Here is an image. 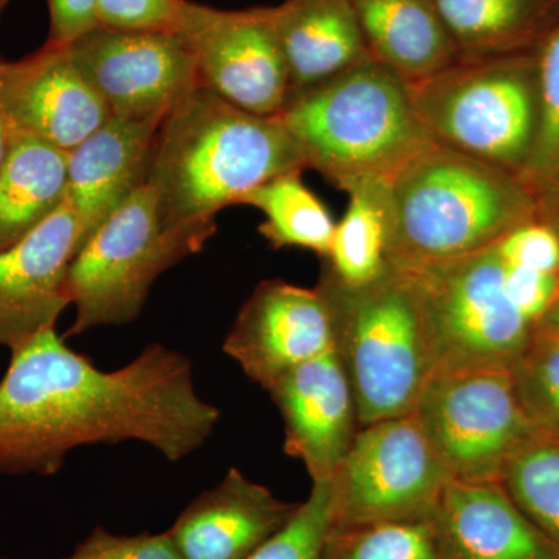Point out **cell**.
<instances>
[{
    "instance_id": "7a4b0ae2",
    "label": "cell",
    "mask_w": 559,
    "mask_h": 559,
    "mask_svg": "<svg viewBox=\"0 0 559 559\" xmlns=\"http://www.w3.org/2000/svg\"><path fill=\"white\" fill-rule=\"evenodd\" d=\"M307 168L277 117H260L200 86L162 119L146 183L165 229L202 246L221 210L283 173Z\"/></svg>"
},
{
    "instance_id": "6da1fadb",
    "label": "cell",
    "mask_w": 559,
    "mask_h": 559,
    "mask_svg": "<svg viewBox=\"0 0 559 559\" xmlns=\"http://www.w3.org/2000/svg\"><path fill=\"white\" fill-rule=\"evenodd\" d=\"M10 353L0 381L2 476H53L70 452L123 441L179 462L204 447L221 418L198 395L191 360L162 344L117 370L95 367L57 329Z\"/></svg>"
},
{
    "instance_id": "ab89813d",
    "label": "cell",
    "mask_w": 559,
    "mask_h": 559,
    "mask_svg": "<svg viewBox=\"0 0 559 559\" xmlns=\"http://www.w3.org/2000/svg\"><path fill=\"white\" fill-rule=\"evenodd\" d=\"M0 559H7V558H2V557H0Z\"/></svg>"
},
{
    "instance_id": "5bb4252c",
    "label": "cell",
    "mask_w": 559,
    "mask_h": 559,
    "mask_svg": "<svg viewBox=\"0 0 559 559\" xmlns=\"http://www.w3.org/2000/svg\"><path fill=\"white\" fill-rule=\"evenodd\" d=\"M0 112L9 132L68 153L110 117L69 47L49 43L24 60H0Z\"/></svg>"
},
{
    "instance_id": "d590c367",
    "label": "cell",
    "mask_w": 559,
    "mask_h": 559,
    "mask_svg": "<svg viewBox=\"0 0 559 559\" xmlns=\"http://www.w3.org/2000/svg\"><path fill=\"white\" fill-rule=\"evenodd\" d=\"M536 219L547 224L559 238V186L538 201Z\"/></svg>"
},
{
    "instance_id": "ac0fdd59",
    "label": "cell",
    "mask_w": 559,
    "mask_h": 559,
    "mask_svg": "<svg viewBox=\"0 0 559 559\" xmlns=\"http://www.w3.org/2000/svg\"><path fill=\"white\" fill-rule=\"evenodd\" d=\"M159 123L110 116L70 151L66 202L79 219L83 246L135 190L145 186Z\"/></svg>"
},
{
    "instance_id": "f546056e",
    "label": "cell",
    "mask_w": 559,
    "mask_h": 559,
    "mask_svg": "<svg viewBox=\"0 0 559 559\" xmlns=\"http://www.w3.org/2000/svg\"><path fill=\"white\" fill-rule=\"evenodd\" d=\"M330 511V481L312 484L310 496L293 520L249 559H322Z\"/></svg>"
},
{
    "instance_id": "4dcf8cb0",
    "label": "cell",
    "mask_w": 559,
    "mask_h": 559,
    "mask_svg": "<svg viewBox=\"0 0 559 559\" xmlns=\"http://www.w3.org/2000/svg\"><path fill=\"white\" fill-rule=\"evenodd\" d=\"M190 0H98L102 27L116 31L180 32Z\"/></svg>"
},
{
    "instance_id": "4fadbf2b",
    "label": "cell",
    "mask_w": 559,
    "mask_h": 559,
    "mask_svg": "<svg viewBox=\"0 0 559 559\" xmlns=\"http://www.w3.org/2000/svg\"><path fill=\"white\" fill-rule=\"evenodd\" d=\"M336 348L333 312L323 290L266 280L242 305L223 352L267 390L278 378Z\"/></svg>"
},
{
    "instance_id": "9a60e30c",
    "label": "cell",
    "mask_w": 559,
    "mask_h": 559,
    "mask_svg": "<svg viewBox=\"0 0 559 559\" xmlns=\"http://www.w3.org/2000/svg\"><path fill=\"white\" fill-rule=\"evenodd\" d=\"M83 248L68 202L13 248L0 252V347H21L57 329L70 305L69 267Z\"/></svg>"
},
{
    "instance_id": "5b68a950",
    "label": "cell",
    "mask_w": 559,
    "mask_h": 559,
    "mask_svg": "<svg viewBox=\"0 0 559 559\" xmlns=\"http://www.w3.org/2000/svg\"><path fill=\"white\" fill-rule=\"evenodd\" d=\"M277 119L307 168L334 183L393 175L433 143L412 105L409 83L373 57L294 92Z\"/></svg>"
},
{
    "instance_id": "1f68e13d",
    "label": "cell",
    "mask_w": 559,
    "mask_h": 559,
    "mask_svg": "<svg viewBox=\"0 0 559 559\" xmlns=\"http://www.w3.org/2000/svg\"><path fill=\"white\" fill-rule=\"evenodd\" d=\"M64 559H183L175 543L164 533L116 535L97 525L86 539Z\"/></svg>"
},
{
    "instance_id": "e575fe53",
    "label": "cell",
    "mask_w": 559,
    "mask_h": 559,
    "mask_svg": "<svg viewBox=\"0 0 559 559\" xmlns=\"http://www.w3.org/2000/svg\"><path fill=\"white\" fill-rule=\"evenodd\" d=\"M98 0H49L50 33L47 43L69 46L98 27Z\"/></svg>"
},
{
    "instance_id": "74e56055",
    "label": "cell",
    "mask_w": 559,
    "mask_h": 559,
    "mask_svg": "<svg viewBox=\"0 0 559 559\" xmlns=\"http://www.w3.org/2000/svg\"><path fill=\"white\" fill-rule=\"evenodd\" d=\"M7 146H9V127L0 112V167H2L3 157H5Z\"/></svg>"
},
{
    "instance_id": "7402d4cb",
    "label": "cell",
    "mask_w": 559,
    "mask_h": 559,
    "mask_svg": "<svg viewBox=\"0 0 559 559\" xmlns=\"http://www.w3.org/2000/svg\"><path fill=\"white\" fill-rule=\"evenodd\" d=\"M68 151L9 132L0 167V252L38 229L68 197Z\"/></svg>"
},
{
    "instance_id": "44dd1931",
    "label": "cell",
    "mask_w": 559,
    "mask_h": 559,
    "mask_svg": "<svg viewBox=\"0 0 559 559\" xmlns=\"http://www.w3.org/2000/svg\"><path fill=\"white\" fill-rule=\"evenodd\" d=\"M367 49L407 83L459 61L432 0H349Z\"/></svg>"
},
{
    "instance_id": "30bf717a",
    "label": "cell",
    "mask_w": 559,
    "mask_h": 559,
    "mask_svg": "<svg viewBox=\"0 0 559 559\" xmlns=\"http://www.w3.org/2000/svg\"><path fill=\"white\" fill-rule=\"evenodd\" d=\"M415 412L457 480L500 481L511 455L536 429L507 367L441 371Z\"/></svg>"
},
{
    "instance_id": "484cf974",
    "label": "cell",
    "mask_w": 559,
    "mask_h": 559,
    "mask_svg": "<svg viewBox=\"0 0 559 559\" xmlns=\"http://www.w3.org/2000/svg\"><path fill=\"white\" fill-rule=\"evenodd\" d=\"M532 49L538 72V124L520 179L538 202L559 186V0Z\"/></svg>"
},
{
    "instance_id": "603a6c76",
    "label": "cell",
    "mask_w": 559,
    "mask_h": 559,
    "mask_svg": "<svg viewBox=\"0 0 559 559\" xmlns=\"http://www.w3.org/2000/svg\"><path fill=\"white\" fill-rule=\"evenodd\" d=\"M459 60L532 49L557 0H432Z\"/></svg>"
},
{
    "instance_id": "e0dca14e",
    "label": "cell",
    "mask_w": 559,
    "mask_h": 559,
    "mask_svg": "<svg viewBox=\"0 0 559 559\" xmlns=\"http://www.w3.org/2000/svg\"><path fill=\"white\" fill-rule=\"evenodd\" d=\"M301 502H285L238 468L191 500L167 530L183 559H249L277 535Z\"/></svg>"
},
{
    "instance_id": "f35d334b",
    "label": "cell",
    "mask_w": 559,
    "mask_h": 559,
    "mask_svg": "<svg viewBox=\"0 0 559 559\" xmlns=\"http://www.w3.org/2000/svg\"><path fill=\"white\" fill-rule=\"evenodd\" d=\"M10 0H0V16H2L3 10L9 5Z\"/></svg>"
},
{
    "instance_id": "8992f818",
    "label": "cell",
    "mask_w": 559,
    "mask_h": 559,
    "mask_svg": "<svg viewBox=\"0 0 559 559\" xmlns=\"http://www.w3.org/2000/svg\"><path fill=\"white\" fill-rule=\"evenodd\" d=\"M412 105L437 145L520 178L538 124L533 49L459 60L409 83Z\"/></svg>"
},
{
    "instance_id": "8d00e7d4",
    "label": "cell",
    "mask_w": 559,
    "mask_h": 559,
    "mask_svg": "<svg viewBox=\"0 0 559 559\" xmlns=\"http://www.w3.org/2000/svg\"><path fill=\"white\" fill-rule=\"evenodd\" d=\"M535 330L544 331V333L557 334L559 336V288L557 296L546 311V314L536 323Z\"/></svg>"
},
{
    "instance_id": "4316f807",
    "label": "cell",
    "mask_w": 559,
    "mask_h": 559,
    "mask_svg": "<svg viewBox=\"0 0 559 559\" xmlns=\"http://www.w3.org/2000/svg\"><path fill=\"white\" fill-rule=\"evenodd\" d=\"M322 559H451L430 516L329 525Z\"/></svg>"
},
{
    "instance_id": "d6986e66",
    "label": "cell",
    "mask_w": 559,
    "mask_h": 559,
    "mask_svg": "<svg viewBox=\"0 0 559 559\" xmlns=\"http://www.w3.org/2000/svg\"><path fill=\"white\" fill-rule=\"evenodd\" d=\"M432 516L451 559H559L500 481L452 479Z\"/></svg>"
},
{
    "instance_id": "8fae6325",
    "label": "cell",
    "mask_w": 559,
    "mask_h": 559,
    "mask_svg": "<svg viewBox=\"0 0 559 559\" xmlns=\"http://www.w3.org/2000/svg\"><path fill=\"white\" fill-rule=\"evenodd\" d=\"M68 47L110 116L121 119L162 121L202 86L193 49L179 32L98 25Z\"/></svg>"
},
{
    "instance_id": "cb8c5ba5",
    "label": "cell",
    "mask_w": 559,
    "mask_h": 559,
    "mask_svg": "<svg viewBox=\"0 0 559 559\" xmlns=\"http://www.w3.org/2000/svg\"><path fill=\"white\" fill-rule=\"evenodd\" d=\"M348 194L344 218L336 224L326 270L347 285L358 286L380 277L385 267L390 229L389 176H349L337 180Z\"/></svg>"
},
{
    "instance_id": "ba28073f",
    "label": "cell",
    "mask_w": 559,
    "mask_h": 559,
    "mask_svg": "<svg viewBox=\"0 0 559 559\" xmlns=\"http://www.w3.org/2000/svg\"><path fill=\"white\" fill-rule=\"evenodd\" d=\"M399 267L411 275L425 307L439 349V373L513 367L535 329L507 296L496 245L457 259Z\"/></svg>"
},
{
    "instance_id": "ffe728a7",
    "label": "cell",
    "mask_w": 559,
    "mask_h": 559,
    "mask_svg": "<svg viewBox=\"0 0 559 559\" xmlns=\"http://www.w3.org/2000/svg\"><path fill=\"white\" fill-rule=\"evenodd\" d=\"M272 13L289 95L371 57L349 0H285Z\"/></svg>"
},
{
    "instance_id": "83f0119b",
    "label": "cell",
    "mask_w": 559,
    "mask_h": 559,
    "mask_svg": "<svg viewBox=\"0 0 559 559\" xmlns=\"http://www.w3.org/2000/svg\"><path fill=\"white\" fill-rule=\"evenodd\" d=\"M500 484L559 550V433L536 426L511 455Z\"/></svg>"
},
{
    "instance_id": "2e32d148",
    "label": "cell",
    "mask_w": 559,
    "mask_h": 559,
    "mask_svg": "<svg viewBox=\"0 0 559 559\" xmlns=\"http://www.w3.org/2000/svg\"><path fill=\"white\" fill-rule=\"evenodd\" d=\"M285 426V452L312 484L330 481L359 432L355 395L336 348L300 364L267 389Z\"/></svg>"
},
{
    "instance_id": "f1b7e54d",
    "label": "cell",
    "mask_w": 559,
    "mask_h": 559,
    "mask_svg": "<svg viewBox=\"0 0 559 559\" xmlns=\"http://www.w3.org/2000/svg\"><path fill=\"white\" fill-rule=\"evenodd\" d=\"M511 373L530 419L538 428L559 433V336L533 330Z\"/></svg>"
},
{
    "instance_id": "277c9868",
    "label": "cell",
    "mask_w": 559,
    "mask_h": 559,
    "mask_svg": "<svg viewBox=\"0 0 559 559\" xmlns=\"http://www.w3.org/2000/svg\"><path fill=\"white\" fill-rule=\"evenodd\" d=\"M318 286L333 312L359 428L415 412L439 373V349L411 275L388 263L373 282L353 286L325 267Z\"/></svg>"
},
{
    "instance_id": "52a82bcc",
    "label": "cell",
    "mask_w": 559,
    "mask_h": 559,
    "mask_svg": "<svg viewBox=\"0 0 559 559\" xmlns=\"http://www.w3.org/2000/svg\"><path fill=\"white\" fill-rule=\"evenodd\" d=\"M201 242L165 229L148 183L140 187L84 242L69 267L70 305L76 316L66 336L102 326L130 325L154 282Z\"/></svg>"
},
{
    "instance_id": "d6a6232c",
    "label": "cell",
    "mask_w": 559,
    "mask_h": 559,
    "mask_svg": "<svg viewBox=\"0 0 559 559\" xmlns=\"http://www.w3.org/2000/svg\"><path fill=\"white\" fill-rule=\"evenodd\" d=\"M503 263L559 274V238L547 224L528 221L496 245Z\"/></svg>"
},
{
    "instance_id": "3957f363",
    "label": "cell",
    "mask_w": 559,
    "mask_h": 559,
    "mask_svg": "<svg viewBox=\"0 0 559 559\" xmlns=\"http://www.w3.org/2000/svg\"><path fill=\"white\" fill-rule=\"evenodd\" d=\"M385 260L395 266L457 259L536 219L538 202L513 173L432 145L389 176Z\"/></svg>"
},
{
    "instance_id": "9c48e42d",
    "label": "cell",
    "mask_w": 559,
    "mask_h": 559,
    "mask_svg": "<svg viewBox=\"0 0 559 559\" xmlns=\"http://www.w3.org/2000/svg\"><path fill=\"white\" fill-rule=\"evenodd\" d=\"M452 480L417 412L360 428L330 480V525L430 516Z\"/></svg>"
},
{
    "instance_id": "d4e9b609",
    "label": "cell",
    "mask_w": 559,
    "mask_h": 559,
    "mask_svg": "<svg viewBox=\"0 0 559 559\" xmlns=\"http://www.w3.org/2000/svg\"><path fill=\"white\" fill-rule=\"evenodd\" d=\"M264 215L259 231L272 249L299 248L330 255L336 223L319 198L294 170L275 176L241 198L240 204Z\"/></svg>"
},
{
    "instance_id": "7c38bea8",
    "label": "cell",
    "mask_w": 559,
    "mask_h": 559,
    "mask_svg": "<svg viewBox=\"0 0 559 559\" xmlns=\"http://www.w3.org/2000/svg\"><path fill=\"white\" fill-rule=\"evenodd\" d=\"M189 39L202 86L246 112L277 117L289 72L272 7L216 10L190 2L180 32Z\"/></svg>"
},
{
    "instance_id": "836d02e7",
    "label": "cell",
    "mask_w": 559,
    "mask_h": 559,
    "mask_svg": "<svg viewBox=\"0 0 559 559\" xmlns=\"http://www.w3.org/2000/svg\"><path fill=\"white\" fill-rule=\"evenodd\" d=\"M503 286L514 307L535 329L557 296L559 274L503 263Z\"/></svg>"
}]
</instances>
